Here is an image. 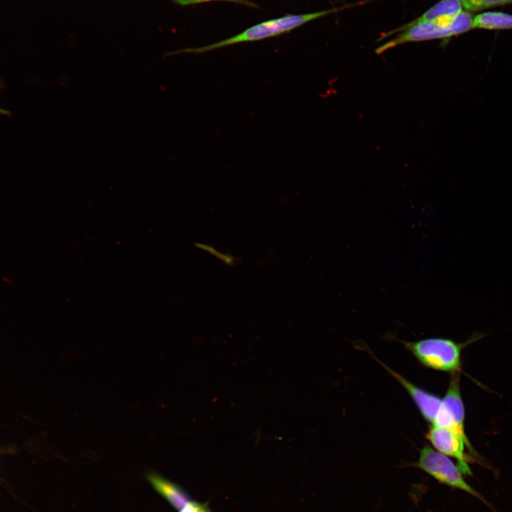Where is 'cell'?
Here are the masks:
<instances>
[{
  "mask_svg": "<svg viewBox=\"0 0 512 512\" xmlns=\"http://www.w3.org/2000/svg\"><path fill=\"white\" fill-rule=\"evenodd\" d=\"M335 9L321 11L303 14H289L279 18L270 19L255 24L241 33L220 41L198 48H186L169 53L166 55L178 53H203L237 43L261 41L288 33L311 21H314L334 11Z\"/></svg>",
  "mask_w": 512,
  "mask_h": 512,
  "instance_id": "6da1fadb",
  "label": "cell"
},
{
  "mask_svg": "<svg viewBox=\"0 0 512 512\" xmlns=\"http://www.w3.org/2000/svg\"><path fill=\"white\" fill-rule=\"evenodd\" d=\"M473 19L474 16L470 12L462 11L454 18H439L402 27L399 29L402 31L401 33L378 47L375 51L382 53L405 43L447 38L459 35L474 28Z\"/></svg>",
  "mask_w": 512,
  "mask_h": 512,
  "instance_id": "7a4b0ae2",
  "label": "cell"
},
{
  "mask_svg": "<svg viewBox=\"0 0 512 512\" xmlns=\"http://www.w3.org/2000/svg\"><path fill=\"white\" fill-rule=\"evenodd\" d=\"M472 340L459 343L449 338H427L402 343L426 368L454 373L460 370L462 348Z\"/></svg>",
  "mask_w": 512,
  "mask_h": 512,
  "instance_id": "3957f363",
  "label": "cell"
},
{
  "mask_svg": "<svg viewBox=\"0 0 512 512\" xmlns=\"http://www.w3.org/2000/svg\"><path fill=\"white\" fill-rule=\"evenodd\" d=\"M415 466L439 484L462 490L483 500L482 496L464 480L457 464L449 457L437 452L430 445H425L420 450L419 458Z\"/></svg>",
  "mask_w": 512,
  "mask_h": 512,
  "instance_id": "277c9868",
  "label": "cell"
},
{
  "mask_svg": "<svg viewBox=\"0 0 512 512\" xmlns=\"http://www.w3.org/2000/svg\"><path fill=\"white\" fill-rule=\"evenodd\" d=\"M459 372L452 373L445 395L432 425L452 430L470 443L464 430V407L461 396Z\"/></svg>",
  "mask_w": 512,
  "mask_h": 512,
  "instance_id": "5b68a950",
  "label": "cell"
},
{
  "mask_svg": "<svg viewBox=\"0 0 512 512\" xmlns=\"http://www.w3.org/2000/svg\"><path fill=\"white\" fill-rule=\"evenodd\" d=\"M426 438L435 450L455 459L463 474H471L468 465L469 459L465 453L466 447L470 452H474L471 443L466 442L452 430L434 425L429 427Z\"/></svg>",
  "mask_w": 512,
  "mask_h": 512,
  "instance_id": "8992f818",
  "label": "cell"
},
{
  "mask_svg": "<svg viewBox=\"0 0 512 512\" xmlns=\"http://www.w3.org/2000/svg\"><path fill=\"white\" fill-rule=\"evenodd\" d=\"M379 363L403 386L414 401L422 416L432 425L440 408L442 399L435 394L415 385L380 361Z\"/></svg>",
  "mask_w": 512,
  "mask_h": 512,
  "instance_id": "52a82bcc",
  "label": "cell"
},
{
  "mask_svg": "<svg viewBox=\"0 0 512 512\" xmlns=\"http://www.w3.org/2000/svg\"><path fill=\"white\" fill-rule=\"evenodd\" d=\"M146 478L154 489L163 496L176 511L193 498L179 485L156 472H149Z\"/></svg>",
  "mask_w": 512,
  "mask_h": 512,
  "instance_id": "ba28073f",
  "label": "cell"
},
{
  "mask_svg": "<svg viewBox=\"0 0 512 512\" xmlns=\"http://www.w3.org/2000/svg\"><path fill=\"white\" fill-rule=\"evenodd\" d=\"M462 9L461 0H441L418 18L403 27L439 18H454L463 11Z\"/></svg>",
  "mask_w": 512,
  "mask_h": 512,
  "instance_id": "9c48e42d",
  "label": "cell"
},
{
  "mask_svg": "<svg viewBox=\"0 0 512 512\" xmlns=\"http://www.w3.org/2000/svg\"><path fill=\"white\" fill-rule=\"evenodd\" d=\"M474 28L486 30L512 29V14L498 11L481 12L473 19Z\"/></svg>",
  "mask_w": 512,
  "mask_h": 512,
  "instance_id": "30bf717a",
  "label": "cell"
},
{
  "mask_svg": "<svg viewBox=\"0 0 512 512\" xmlns=\"http://www.w3.org/2000/svg\"><path fill=\"white\" fill-rule=\"evenodd\" d=\"M463 8L469 11H479L489 8L512 4V0H461Z\"/></svg>",
  "mask_w": 512,
  "mask_h": 512,
  "instance_id": "8fae6325",
  "label": "cell"
},
{
  "mask_svg": "<svg viewBox=\"0 0 512 512\" xmlns=\"http://www.w3.org/2000/svg\"><path fill=\"white\" fill-rule=\"evenodd\" d=\"M177 512H212L208 502L201 503L192 498Z\"/></svg>",
  "mask_w": 512,
  "mask_h": 512,
  "instance_id": "7c38bea8",
  "label": "cell"
},
{
  "mask_svg": "<svg viewBox=\"0 0 512 512\" xmlns=\"http://www.w3.org/2000/svg\"><path fill=\"white\" fill-rule=\"evenodd\" d=\"M175 4L180 5V6H190V5H195L198 4H201L204 2H209V1H228V2H233V3H238L240 4H243L245 6H248L250 7H257V5L249 1V0H172Z\"/></svg>",
  "mask_w": 512,
  "mask_h": 512,
  "instance_id": "4fadbf2b",
  "label": "cell"
},
{
  "mask_svg": "<svg viewBox=\"0 0 512 512\" xmlns=\"http://www.w3.org/2000/svg\"><path fill=\"white\" fill-rule=\"evenodd\" d=\"M0 114L9 115V114H10V112L6 110H4V109L0 107Z\"/></svg>",
  "mask_w": 512,
  "mask_h": 512,
  "instance_id": "5bb4252c",
  "label": "cell"
}]
</instances>
